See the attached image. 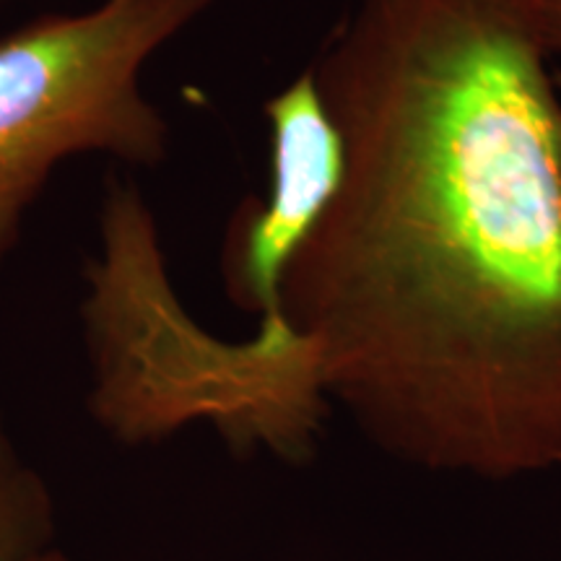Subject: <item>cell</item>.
<instances>
[{
    "label": "cell",
    "mask_w": 561,
    "mask_h": 561,
    "mask_svg": "<svg viewBox=\"0 0 561 561\" xmlns=\"http://www.w3.org/2000/svg\"><path fill=\"white\" fill-rule=\"evenodd\" d=\"M100 229L83 301L94 416L125 442L210 421L234 447L310 453L328 409L312 341L280 314L257 320L248 341L203 331L174 297L151 208L133 185L110 182Z\"/></svg>",
    "instance_id": "2"
},
{
    "label": "cell",
    "mask_w": 561,
    "mask_h": 561,
    "mask_svg": "<svg viewBox=\"0 0 561 561\" xmlns=\"http://www.w3.org/2000/svg\"><path fill=\"white\" fill-rule=\"evenodd\" d=\"M37 561H68V559H66V553H62L60 549H53V551H47L45 557H39Z\"/></svg>",
    "instance_id": "7"
},
{
    "label": "cell",
    "mask_w": 561,
    "mask_h": 561,
    "mask_svg": "<svg viewBox=\"0 0 561 561\" xmlns=\"http://www.w3.org/2000/svg\"><path fill=\"white\" fill-rule=\"evenodd\" d=\"M533 0H359L314 79L341 191L280 318L364 434L432 471L561 468V81Z\"/></svg>",
    "instance_id": "1"
},
{
    "label": "cell",
    "mask_w": 561,
    "mask_h": 561,
    "mask_svg": "<svg viewBox=\"0 0 561 561\" xmlns=\"http://www.w3.org/2000/svg\"><path fill=\"white\" fill-rule=\"evenodd\" d=\"M271 180L263 198H248L229 219L221 248L224 289L234 307L278 318L280 286L301 244L310 240L341 191L346 149L307 68L265 102Z\"/></svg>",
    "instance_id": "4"
},
{
    "label": "cell",
    "mask_w": 561,
    "mask_h": 561,
    "mask_svg": "<svg viewBox=\"0 0 561 561\" xmlns=\"http://www.w3.org/2000/svg\"><path fill=\"white\" fill-rule=\"evenodd\" d=\"M214 0H102L0 37V268L62 161L164 164L172 130L144 94L146 62Z\"/></svg>",
    "instance_id": "3"
},
{
    "label": "cell",
    "mask_w": 561,
    "mask_h": 561,
    "mask_svg": "<svg viewBox=\"0 0 561 561\" xmlns=\"http://www.w3.org/2000/svg\"><path fill=\"white\" fill-rule=\"evenodd\" d=\"M536 3V30L546 53L561 55V0H533Z\"/></svg>",
    "instance_id": "6"
},
{
    "label": "cell",
    "mask_w": 561,
    "mask_h": 561,
    "mask_svg": "<svg viewBox=\"0 0 561 561\" xmlns=\"http://www.w3.org/2000/svg\"><path fill=\"white\" fill-rule=\"evenodd\" d=\"M55 504L45 476L0 416V561H37L55 549Z\"/></svg>",
    "instance_id": "5"
}]
</instances>
